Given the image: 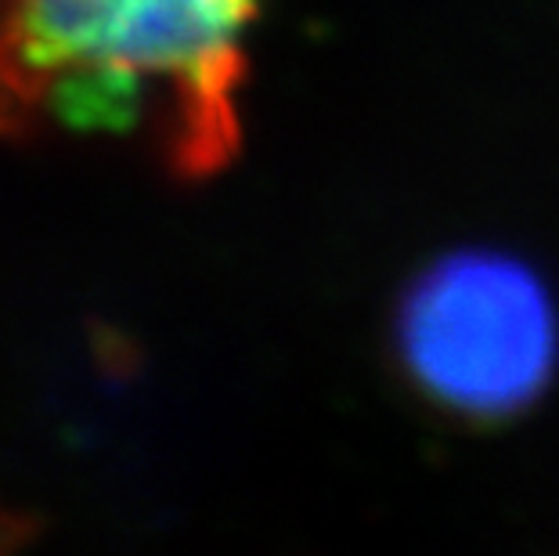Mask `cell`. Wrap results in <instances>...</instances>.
<instances>
[{"label": "cell", "mask_w": 559, "mask_h": 556, "mask_svg": "<svg viewBox=\"0 0 559 556\" xmlns=\"http://www.w3.org/2000/svg\"><path fill=\"white\" fill-rule=\"evenodd\" d=\"M260 0H0V138L145 130L177 174L239 149Z\"/></svg>", "instance_id": "cell-1"}, {"label": "cell", "mask_w": 559, "mask_h": 556, "mask_svg": "<svg viewBox=\"0 0 559 556\" xmlns=\"http://www.w3.org/2000/svg\"><path fill=\"white\" fill-rule=\"evenodd\" d=\"M404 369L440 409L502 419L527 409L559 358L549 289L506 253H455L423 271L397 315Z\"/></svg>", "instance_id": "cell-2"}]
</instances>
